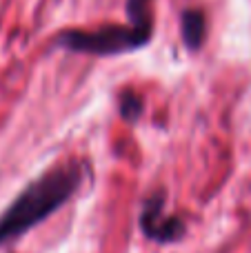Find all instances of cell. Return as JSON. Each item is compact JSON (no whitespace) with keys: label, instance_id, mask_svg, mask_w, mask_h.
Here are the masks:
<instances>
[{"label":"cell","instance_id":"obj_1","mask_svg":"<svg viewBox=\"0 0 251 253\" xmlns=\"http://www.w3.org/2000/svg\"><path fill=\"white\" fill-rule=\"evenodd\" d=\"M87 175V162L69 158L31 180L0 213V247L20 240L25 233L51 218L80 191Z\"/></svg>","mask_w":251,"mask_h":253},{"label":"cell","instance_id":"obj_2","mask_svg":"<svg viewBox=\"0 0 251 253\" xmlns=\"http://www.w3.org/2000/svg\"><path fill=\"white\" fill-rule=\"evenodd\" d=\"M151 36L138 31L131 25H107L93 31L69 29L58 34L56 47L74 53H91V56H120L142 49Z\"/></svg>","mask_w":251,"mask_h":253},{"label":"cell","instance_id":"obj_3","mask_svg":"<svg viewBox=\"0 0 251 253\" xmlns=\"http://www.w3.org/2000/svg\"><path fill=\"white\" fill-rule=\"evenodd\" d=\"M167 205V191L165 189H156L142 200L140 215H138V224L145 238L154 242H178L187 233V224L178 215H169L165 211Z\"/></svg>","mask_w":251,"mask_h":253},{"label":"cell","instance_id":"obj_4","mask_svg":"<svg viewBox=\"0 0 251 253\" xmlns=\"http://www.w3.org/2000/svg\"><path fill=\"white\" fill-rule=\"evenodd\" d=\"M180 31H182V42L189 51L203 47L205 36H207V18L200 9H185L180 18Z\"/></svg>","mask_w":251,"mask_h":253},{"label":"cell","instance_id":"obj_5","mask_svg":"<svg viewBox=\"0 0 251 253\" xmlns=\"http://www.w3.org/2000/svg\"><path fill=\"white\" fill-rule=\"evenodd\" d=\"M118 111L127 123H138L145 111V100L140 93H136L133 89H125L118 98Z\"/></svg>","mask_w":251,"mask_h":253}]
</instances>
